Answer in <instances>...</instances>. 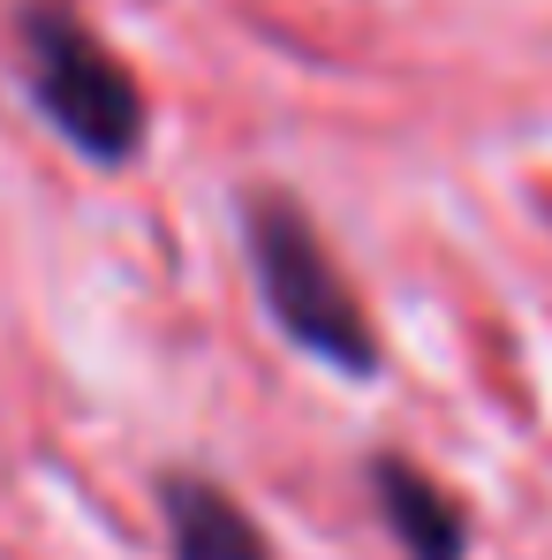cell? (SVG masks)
Here are the masks:
<instances>
[{"mask_svg":"<svg viewBox=\"0 0 552 560\" xmlns=\"http://www.w3.org/2000/svg\"><path fill=\"white\" fill-rule=\"evenodd\" d=\"M235 235H243V266H250V288L273 318V334L326 364L333 378H378L386 349H378V326H371L356 280L341 273L326 228L310 220V205L280 183H250L235 197Z\"/></svg>","mask_w":552,"mask_h":560,"instance_id":"1","label":"cell"},{"mask_svg":"<svg viewBox=\"0 0 552 560\" xmlns=\"http://www.w3.org/2000/svg\"><path fill=\"white\" fill-rule=\"evenodd\" d=\"M15 77L38 121L84 160V167H129L152 137V98L137 69L92 31L77 0H15Z\"/></svg>","mask_w":552,"mask_h":560,"instance_id":"2","label":"cell"},{"mask_svg":"<svg viewBox=\"0 0 552 560\" xmlns=\"http://www.w3.org/2000/svg\"><path fill=\"white\" fill-rule=\"evenodd\" d=\"M364 492H371V515L386 523V538H394L401 560H469L477 523L416 455H401V447L364 455Z\"/></svg>","mask_w":552,"mask_h":560,"instance_id":"3","label":"cell"},{"mask_svg":"<svg viewBox=\"0 0 552 560\" xmlns=\"http://www.w3.org/2000/svg\"><path fill=\"white\" fill-rule=\"evenodd\" d=\"M160 500V530H167V560H273L266 523L204 469L167 463L152 477Z\"/></svg>","mask_w":552,"mask_h":560,"instance_id":"4","label":"cell"}]
</instances>
